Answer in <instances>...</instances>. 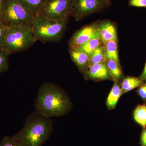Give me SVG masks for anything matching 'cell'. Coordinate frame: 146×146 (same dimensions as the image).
Listing matches in <instances>:
<instances>
[{
  "label": "cell",
  "instance_id": "cell-1",
  "mask_svg": "<svg viewBox=\"0 0 146 146\" xmlns=\"http://www.w3.org/2000/svg\"><path fill=\"white\" fill-rule=\"evenodd\" d=\"M35 112L46 117H58L71 109L68 95L57 84L48 82L39 87L34 104Z\"/></svg>",
  "mask_w": 146,
  "mask_h": 146
},
{
  "label": "cell",
  "instance_id": "cell-2",
  "mask_svg": "<svg viewBox=\"0 0 146 146\" xmlns=\"http://www.w3.org/2000/svg\"><path fill=\"white\" fill-rule=\"evenodd\" d=\"M53 131L51 119L35 111L27 117L22 129L13 137L23 146H42Z\"/></svg>",
  "mask_w": 146,
  "mask_h": 146
},
{
  "label": "cell",
  "instance_id": "cell-3",
  "mask_svg": "<svg viewBox=\"0 0 146 146\" xmlns=\"http://www.w3.org/2000/svg\"><path fill=\"white\" fill-rule=\"evenodd\" d=\"M36 42L31 27H6L1 49L9 56L25 50Z\"/></svg>",
  "mask_w": 146,
  "mask_h": 146
},
{
  "label": "cell",
  "instance_id": "cell-4",
  "mask_svg": "<svg viewBox=\"0 0 146 146\" xmlns=\"http://www.w3.org/2000/svg\"><path fill=\"white\" fill-rule=\"evenodd\" d=\"M68 21H52L38 15L34 16L31 28L35 39L43 42H58L64 34Z\"/></svg>",
  "mask_w": 146,
  "mask_h": 146
},
{
  "label": "cell",
  "instance_id": "cell-5",
  "mask_svg": "<svg viewBox=\"0 0 146 146\" xmlns=\"http://www.w3.org/2000/svg\"><path fill=\"white\" fill-rule=\"evenodd\" d=\"M34 17L18 0H5L1 19L6 27H31Z\"/></svg>",
  "mask_w": 146,
  "mask_h": 146
},
{
  "label": "cell",
  "instance_id": "cell-6",
  "mask_svg": "<svg viewBox=\"0 0 146 146\" xmlns=\"http://www.w3.org/2000/svg\"><path fill=\"white\" fill-rule=\"evenodd\" d=\"M74 0H46L37 15L52 21L68 20Z\"/></svg>",
  "mask_w": 146,
  "mask_h": 146
},
{
  "label": "cell",
  "instance_id": "cell-7",
  "mask_svg": "<svg viewBox=\"0 0 146 146\" xmlns=\"http://www.w3.org/2000/svg\"><path fill=\"white\" fill-rule=\"evenodd\" d=\"M111 3L108 0H74L71 16L76 21H80L93 13L108 8Z\"/></svg>",
  "mask_w": 146,
  "mask_h": 146
},
{
  "label": "cell",
  "instance_id": "cell-8",
  "mask_svg": "<svg viewBox=\"0 0 146 146\" xmlns=\"http://www.w3.org/2000/svg\"><path fill=\"white\" fill-rule=\"evenodd\" d=\"M100 38L99 23L85 26L76 32L68 42L69 48H78L94 38Z\"/></svg>",
  "mask_w": 146,
  "mask_h": 146
},
{
  "label": "cell",
  "instance_id": "cell-9",
  "mask_svg": "<svg viewBox=\"0 0 146 146\" xmlns=\"http://www.w3.org/2000/svg\"><path fill=\"white\" fill-rule=\"evenodd\" d=\"M83 74L87 79L96 81L113 80L105 63L91 65Z\"/></svg>",
  "mask_w": 146,
  "mask_h": 146
},
{
  "label": "cell",
  "instance_id": "cell-10",
  "mask_svg": "<svg viewBox=\"0 0 146 146\" xmlns=\"http://www.w3.org/2000/svg\"><path fill=\"white\" fill-rule=\"evenodd\" d=\"M99 30L100 37L104 45L112 40L117 42V28L111 21L107 20L100 21Z\"/></svg>",
  "mask_w": 146,
  "mask_h": 146
},
{
  "label": "cell",
  "instance_id": "cell-11",
  "mask_svg": "<svg viewBox=\"0 0 146 146\" xmlns=\"http://www.w3.org/2000/svg\"><path fill=\"white\" fill-rule=\"evenodd\" d=\"M72 60L79 70L84 73L88 69L90 64V56L79 48H69Z\"/></svg>",
  "mask_w": 146,
  "mask_h": 146
},
{
  "label": "cell",
  "instance_id": "cell-12",
  "mask_svg": "<svg viewBox=\"0 0 146 146\" xmlns=\"http://www.w3.org/2000/svg\"><path fill=\"white\" fill-rule=\"evenodd\" d=\"M121 95H122V93L121 86L119 85L118 82L114 81V85L106 100V104L108 109H113L116 107L118 100Z\"/></svg>",
  "mask_w": 146,
  "mask_h": 146
},
{
  "label": "cell",
  "instance_id": "cell-13",
  "mask_svg": "<svg viewBox=\"0 0 146 146\" xmlns=\"http://www.w3.org/2000/svg\"><path fill=\"white\" fill-rule=\"evenodd\" d=\"M29 12L35 16L39 13L46 0H18Z\"/></svg>",
  "mask_w": 146,
  "mask_h": 146
},
{
  "label": "cell",
  "instance_id": "cell-14",
  "mask_svg": "<svg viewBox=\"0 0 146 146\" xmlns=\"http://www.w3.org/2000/svg\"><path fill=\"white\" fill-rule=\"evenodd\" d=\"M105 46V56L108 60H112L120 63L118 54L117 42L110 41L108 42Z\"/></svg>",
  "mask_w": 146,
  "mask_h": 146
},
{
  "label": "cell",
  "instance_id": "cell-15",
  "mask_svg": "<svg viewBox=\"0 0 146 146\" xmlns=\"http://www.w3.org/2000/svg\"><path fill=\"white\" fill-rule=\"evenodd\" d=\"M143 84L139 78L135 77L127 76L123 79L121 84L122 94L127 93L139 87Z\"/></svg>",
  "mask_w": 146,
  "mask_h": 146
},
{
  "label": "cell",
  "instance_id": "cell-16",
  "mask_svg": "<svg viewBox=\"0 0 146 146\" xmlns=\"http://www.w3.org/2000/svg\"><path fill=\"white\" fill-rule=\"evenodd\" d=\"M106 66L114 81H119L122 79L123 74L120 63L112 60H108Z\"/></svg>",
  "mask_w": 146,
  "mask_h": 146
},
{
  "label": "cell",
  "instance_id": "cell-17",
  "mask_svg": "<svg viewBox=\"0 0 146 146\" xmlns=\"http://www.w3.org/2000/svg\"><path fill=\"white\" fill-rule=\"evenodd\" d=\"M107 60L105 54V46L102 44L94 51L90 56L89 67L94 64L106 63Z\"/></svg>",
  "mask_w": 146,
  "mask_h": 146
},
{
  "label": "cell",
  "instance_id": "cell-18",
  "mask_svg": "<svg viewBox=\"0 0 146 146\" xmlns=\"http://www.w3.org/2000/svg\"><path fill=\"white\" fill-rule=\"evenodd\" d=\"M133 119L139 125L145 128L146 127V105L138 106L133 112Z\"/></svg>",
  "mask_w": 146,
  "mask_h": 146
},
{
  "label": "cell",
  "instance_id": "cell-19",
  "mask_svg": "<svg viewBox=\"0 0 146 146\" xmlns=\"http://www.w3.org/2000/svg\"><path fill=\"white\" fill-rule=\"evenodd\" d=\"M101 40L100 38H94L89 40L88 42L79 47L80 49L91 56L94 50L102 44Z\"/></svg>",
  "mask_w": 146,
  "mask_h": 146
},
{
  "label": "cell",
  "instance_id": "cell-20",
  "mask_svg": "<svg viewBox=\"0 0 146 146\" xmlns=\"http://www.w3.org/2000/svg\"><path fill=\"white\" fill-rule=\"evenodd\" d=\"M9 55L0 49V74L6 72L9 69Z\"/></svg>",
  "mask_w": 146,
  "mask_h": 146
},
{
  "label": "cell",
  "instance_id": "cell-21",
  "mask_svg": "<svg viewBox=\"0 0 146 146\" xmlns=\"http://www.w3.org/2000/svg\"><path fill=\"white\" fill-rule=\"evenodd\" d=\"M0 146H23L13 136H5L0 142Z\"/></svg>",
  "mask_w": 146,
  "mask_h": 146
},
{
  "label": "cell",
  "instance_id": "cell-22",
  "mask_svg": "<svg viewBox=\"0 0 146 146\" xmlns=\"http://www.w3.org/2000/svg\"><path fill=\"white\" fill-rule=\"evenodd\" d=\"M130 6L146 8V0H128Z\"/></svg>",
  "mask_w": 146,
  "mask_h": 146
},
{
  "label": "cell",
  "instance_id": "cell-23",
  "mask_svg": "<svg viewBox=\"0 0 146 146\" xmlns=\"http://www.w3.org/2000/svg\"><path fill=\"white\" fill-rule=\"evenodd\" d=\"M6 27L0 18V49H1L4 41Z\"/></svg>",
  "mask_w": 146,
  "mask_h": 146
},
{
  "label": "cell",
  "instance_id": "cell-24",
  "mask_svg": "<svg viewBox=\"0 0 146 146\" xmlns=\"http://www.w3.org/2000/svg\"><path fill=\"white\" fill-rule=\"evenodd\" d=\"M137 93L144 101H146V83L143 84L140 86L137 90Z\"/></svg>",
  "mask_w": 146,
  "mask_h": 146
},
{
  "label": "cell",
  "instance_id": "cell-25",
  "mask_svg": "<svg viewBox=\"0 0 146 146\" xmlns=\"http://www.w3.org/2000/svg\"><path fill=\"white\" fill-rule=\"evenodd\" d=\"M140 141L141 146H146V129L144 128L141 133Z\"/></svg>",
  "mask_w": 146,
  "mask_h": 146
},
{
  "label": "cell",
  "instance_id": "cell-26",
  "mask_svg": "<svg viewBox=\"0 0 146 146\" xmlns=\"http://www.w3.org/2000/svg\"><path fill=\"white\" fill-rule=\"evenodd\" d=\"M139 78L143 82L146 81V62L143 72L139 76Z\"/></svg>",
  "mask_w": 146,
  "mask_h": 146
},
{
  "label": "cell",
  "instance_id": "cell-27",
  "mask_svg": "<svg viewBox=\"0 0 146 146\" xmlns=\"http://www.w3.org/2000/svg\"><path fill=\"white\" fill-rule=\"evenodd\" d=\"M4 2L5 0H0V18H1V15L2 11Z\"/></svg>",
  "mask_w": 146,
  "mask_h": 146
},
{
  "label": "cell",
  "instance_id": "cell-28",
  "mask_svg": "<svg viewBox=\"0 0 146 146\" xmlns=\"http://www.w3.org/2000/svg\"><path fill=\"white\" fill-rule=\"evenodd\" d=\"M108 1H109L111 2V0H108Z\"/></svg>",
  "mask_w": 146,
  "mask_h": 146
}]
</instances>
